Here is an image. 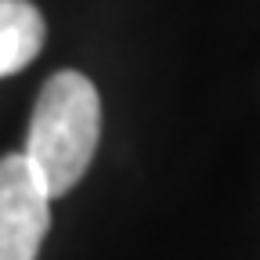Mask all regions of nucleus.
I'll return each mask as SVG.
<instances>
[{"label":"nucleus","mask_w":260,"mask_h":260,"mask_svg":"<svg viewBox=\"0 0 260 260\" xmlns=\"http://www.w3.org/2000/svg\"><path fill=\"white\" fill-rule=\"evenodd\" d=\"M51 228V195L22 152L0 159V260H37Z\"/></svg>","instance_id":"f03ea898"},{"label":"nucleus","mask_w":260,"mask_h":260,"mask_svg":"<svg viewBox=\"0 0 260 260\" xmlns=\"http://www.w3.org/2000/svg\"><path fill=\"white\" fill-rule=\"evenodd\" d=\"M44 32V15L29 0H0V80L40 54Z\"/></svg>","instance_id":"7ed1b4c3"},{"label":"nucleus","mask_w":260,"mask_h":260,"mask_svg":"<svg viewBox=\"0 0 260 260\" xmlns=\"http://www.w3.org/2000/svg\"><path fill=\"white\" fill-rule=\"evenodd\" d=\"M98 138H102V98L83 73H54L29 119L25 138V162L40 177L51 199L73 191L87 174Z\"/></svg>","instance_id":"f257e3e1"}]
</instances>
